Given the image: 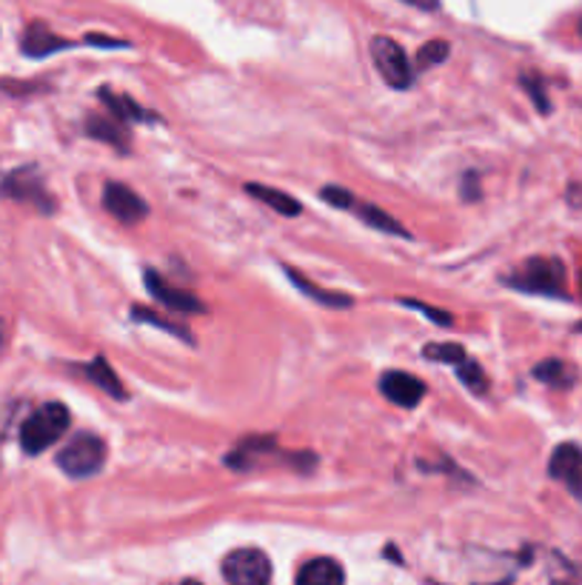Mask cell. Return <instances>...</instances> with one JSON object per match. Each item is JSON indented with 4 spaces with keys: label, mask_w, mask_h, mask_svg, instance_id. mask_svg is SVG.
<instances>
[{
    "label": "cell",
    "mask_w": 582,
    "mask_h": 585,
    "mask_svg": "<svg viewBox=\"0 0 582 585\" xmlns=\"http://www.w3.org/2000/svg\"><path fill=\"white\" fill-rule=\"evenodd\" d=\"M448 55H451V46H448L446 41H432L417 52V63H420V66H437V63L446 61Z\"/></svg>",
    "instance_id": "23"
},
{
    "label": "cell",
    "mask_w": 582,
    "mask_h": 585,
    "mask_svg": "<svg viewBox=\"0 0 582 585\" xmlns=\"http://www.w3.org/2000/svg\"><path fill=\"white\" fill-rule=\"evenodd\" d=\"M7 343H9V326H7V321L0 317V357H3V352H7Z\"/></svg>",
    "instance_id": "29"
},
{
    "label": "cell",
    "mask_w": 582,
    "mask_h": 585,
    "mask_svg": "<svg viewBox=\"0 0 582 585\" xmlns=\"http://www.w3.org/2000/svg\"><path fill=\"white\" fill-rule=\"evenodd\" d=\"M103 209L115 220H121L123 226L141 223V220H146V215H149V203H146L135 189L117 184V180H108V184L103 186Z\"/></svg>",
    "instance_id": "7"
},
{
    "label": "cell",
    "mask_w": 582,
    "mask_h": 585,
    "mask_svg": "<svg viewBox=\"0 0 582 585\" xmlns=\"http://www.w3.org/2000/svg\"><path fill=\"white\" fill-rule=\"evenodd\" d=\"M457 377H460V380L466 383V386L471 388V391H477V395H482V391L488 388L486 372H482L480 363H475V361L463 363V366L457 368Z\"/></svg>",
    "instance_id": "22"
},
{
    "label": "cell",
    "mask_w": 582,
    "mask_h": 585,
    "mask_svg": "<svg viewBox=\"0 0 582 585\" xmlns=\"http://www.w3.org/2000/svg\"><path fill=\"white\" fill-rule=\"evenodd\" d=\"M372 58L374 66H377L380 77L388 83L392 88H408L414 81L412 63H408L406 52L399 49V43H394L392 38H383L377 34L372 41Z\"/></svg>",
    "instance_id": "6"
},
{
    "label": "cell",
    "mask_w": 582,
    "mask_h": 585,
    "mask_svg": "<svg viewBox=\"0 0 582 585\" xmlns=\"http://www.w3.org/2000/svg\"><path fill=\"white\" fill-rule=\"evenodd\" d=\"M69 409L63 403H46L41 409L34 411L21 429V449L27 455H41L49 446L61 440L69 431Z\"/></svg>",
    "instance_id": "1"
},
{
    "label": "cell",
    "mask_w": 582,
    "mask_h": 585,
    "mask_svg": "<svg viewBox=\"0 0 582 585\" xmlns=\"http://www.w3.org/2000/svg\"><path fill=\"white\" fill-rule=\"evenodd\" d=\"M143 283H146V292H149L152 297L157 300V303H163V306H169L172 312H180V314L206 312V306L200 303V300L195 297V294H189L186 289L172 286L169 280L160 278V274H157L155 269H146V274H143Z\"/></svg>",
    "instance_id": "8"
},
{
    "label": "cell",
    "mask_w": 582,
    "mask_h": 585,
    "mask_svg": "<svg viewBox=\"0 0 582 585\" xmlns=\"http://www.w3.org/2000/svg\"><path fill=\"white\" fill-rule=\"evenodd\" d=\"M403 3H412V7L423 9V12H434V9H440V0H403Z\"/></svg>",
    "instance_id": "27"
},
{
    "label": "cell",
    "mask_w": 582,
    "mask_h": 585,
    "mask_svg": "<svg viewBox=\"0 0 582 585\" xmlns=\"http://www.w3.org/2000/svg\"><path fill=\"white\" fill-rule=\"evenodd\" d=\"M86 135L95 137V140H101V144H108L115 146L117 152H129V140H126V132L117 126V123H112L108 117H86Z\"/></svg>",
    "instance_id": "18"
},
{
    "label": "cell",
    "mask_w": 582,
    "mask_h": 585,
    "mask_svg": "<svg viewBox=\"0 0 582 585\" xmlns=\"http://www.w3.org/2000/svg\"><path fill=\"white\" fill-rule=\"evenodd\" d=\"M106 463V442L92 431H81L66 442L58 455V466L66 471L72 480H86L95 477Z\"/></svg>",
    "instance_id": "3"
},
{
    "label": "cell",
    "mask_w": 582,
    "mask_h": 585,
    "mask_svg": "<svg viewBox=\"0 0 582 585\" xmlns=\"http://www.w3.org/2000/svg\"><path fill=\"white\" fill-rule=\"evenodd\" d=\"M522 86H526V92H529L531 97H534V103H537V109L542 112V115H545V112L551 109V103H549V97H545V88H542V83L537 81V77H522Z\"/></svg>",
    "instance_id": "26"
},
{
    "label": "cell",
    "mask_w": 582,
    "mask_h": 585,
    "mask_svg": "<svg viewBox=\"0 0 582 585\" xmlns=\"http://www.w3.org/2000/svg\"><path fill=\"white\" fill-rule=\"evenodd\" d=\"M399 306L417 309V312L426 314L428 321L437 323V326H451V323H454V314L440 312V309H432V306H426V303H417V300H399Z\"/></svg>",
    "instance_id": "24"
},
{
    "label": "cell",
    "mask_w": 582,
    "mask_h": 585,
    "mask_svg": "<svg viewBox=\"0 0 582 585\" xmlns=\"http://www.w3.org/2000/svg\"><path fill=\"white\" fill-rule=\"evenodd\" d=\"M129 314H132V321H137V323H149V326L163 328V332L177 334V337H180V341H184V343H191V332L184 326V323L166 321V317H163V314L152 312V309H146V306H132V309H129Z\"/></svg>",
    "instance_id": "20"
},
{
    "label": "cell",
    "mask_w": 582,
    "mask_h": 585,
    "mask_svg": "<svg viewBox=\"0 0 582 585\" xmlns=\"http://www.w3.org/2000/svg\"><path fill=\"white\" fill-rule=\"evenodd\" d=\"M580 292H582V278H580Z\"/></svg>",
    "instance_id": "31"
},
{
    "label": "cell",
    "mask_w": 582,
    "mask_h": 585,
    "mask_svg": "<svg viewBox=\"0 0 582 585\" xmlns=\"http://www.w3.org/2000/svg\"><path fill=\"white\" fill-rule=\"evenodd\" d=\"M534 377L551 388H569V386H574L576 372L569 366V363L557 361V357H549V361L537 363Z\"/></svg>",
    "instance_id": "19"
},
{
    "label": "cell",
    "mask_w": 582,
    "mask_h": 585,
    "mask_svg": "<svg viewBox=\"0 0 582 585\" xmlns=\"http://www.w3.org/2000/svg\"><path fill=\"white\" fill-rule=\"evenodd\" d=\"M298 585H345L343 565L332 557H314L298 572Z\"/></svg>",
    "instance_id": "11"
},
{
    "label": "cell",
    "mask_w": 582,
    "mask_h": 585,
    "mask_svg": "<svg viewBox=\"0 0 582 585\" xmlns=\"http://www.w3.org/2000/svg\"><path fill=\"white\" fill-rule=\"evenodd\" d=\"M89 43H95V46H126L123 41H112V38H97V34H92V38H89Z\"/></svg>",
    "instance_id": "28"
},
{
    "label": "cell",
    "mask_w": 582,
    "mask_h": 585,
    "mask_svg": "<svg viewBox=\"0 0 582 585\" xmlns=\"http://www.w3.org/2000/svg\"><path fill=\"white\" fill-rule=\"evenodd\" d=\"M354 215H357L360 220L366 226H372V229H377V232H386V234H397V238H412V234L406 232V226L397 223V220L388 215V211L377 209V206L372 203H363V200H357L354 203Z\"/></svg>",
    "instance_id": "17"
},
{
    "label": "cell",
    "mask_w": 582,
    "mask_h": 585,
    "mask_svg": "<svg viewBox=\"0 0 582 585\" xmlns=\"http://www.w3.org/2000/svg\"><path fill=\"white\" fill-rule=\"evenodd\" d=\"M576 328H580V332H582V323H580V326H576Z\"/></svg>",
    "instance_id": "32"
},
{
    "label": "cell",
    "mask_w": 582,
    "mask_h": 585,
    "mask_svg": "<svg viewBox=\"0 0 582 585\" xmlns=\"http://www.w3.org/2000/svg\"><path fill=\"white\" fill-rule=\"evenodd\" d=\"M83 375L95 383L101 391H106L108 397H115V400H126V388H123V383H121V377H117L115 368L108 366L106 357H97L95 363H89V366L83 368Z\"/></svg>",
    "instance_id": "15"
},
{
    "label": "cell",
    "mask_w": 582,
    "mask_h": 585,
    "mask_svg": "<svg viewBox=\"0 0 582 585\" xmlns=\"http://www.w3.org/2000/svg\"><path fill=\"white\" fill-rule=\"evenodd\" d=\"M0 198H9L14 200V203H29L34 206V209L46 211V215H52L54 211V198L49 195L43 177L34 169H18L12 171V175L3 177V184H0Z\"/></svg>",
    "instance_id": "5"
},
{
    "label": "cell",
    "mask_w": 582,
    "mask_h": 585,
    "mask_svg": "<svg viewBox=\"0 0 582 585\" xmlns=\"http://www.w3.org/2000/svg\"><path fill=\"white\" fill-rule=\"evenodd\" d=\"M285 278L294 283V286L300 289V292L305 294L309 300H314V303H320V306H329V309H349L354 303L349 294L343 292H329V289H320L318 283H312V280H305L303 274L298 272V269H291V265H283Z\"/></svg>",
    "instance_id": "12"
},
{
    "label": "cell",
    "mask_w": 582,
    "mask_h": 585,
    "mask_svg": "<svg viewBox=\"0 0 582 585\" xmlns=\"http://www.w3.org/2000/svg\"><path fill=\"white\" fill-rule=\"evenodd\" d=\"M66 46H72V43L54 38L43 23H32V27L27 29V34H23V52H27L29 58H46L52 55V52H58V49Z\"/></svg>",
    "instance_id": "13"
},
{
    "label": "cell",
    "mask_w": 582,
    "mask_h": 585,
    "mask_svg": "<svg viewBox=\"0 0 582 585\" xmlns=\"http://www.w3.org/2000/svg\"><path fill=\"white\" fill-rule=\"evenodd\" d=\"M506 283L526 294L565 297V265L554 258H531L511 278H506Z\"/></svg>",
    "instance_id": "2"
},
{
    "label": "cell",
    "mask_w": 582,
    "mask_h": 585,
    "mask_svg": "<svg viewBox=\"0 0 582 585\" xmlns=\"http://www.w3.org/2000/svg\"><path fill=\"white\" fill-rule=\"evenodd\" d=\"M426 391V383L420 377L408 375V372H386V375L380 377V395L392 400L394 406H403V409L420 406Z\"/></svg>",
    "instance_id": "9"
},
{
    "label": "cell",
    "mask_w": 582,
    "mask_h": 585,
    "mask_svg": "<svg viewBox=\"0 0 582 585\" xmlns=\"http://www.w3.org/2000/svg\"><path fill=\"white\" fill-rule=\"evenodd\" d=\"M220 572L229 585H269L271 560L260 549H235L224 557Z\"/></svg>",
    "instance_id": "4"
},
{
    "label": "cell",
    "mask_w": 582,
    "mask_h": 585,
    "mask_svg": "<svg viewBox=\"0 0 582 585\" xmlns=\"http://www.w3.org/2000/svg\"><path fill=\"white\" fill-rule=\"evenodd\" d=\"M246 191H249L251 198H258L260 203L269 206V209L278 211V215H285V218H298L300 211H303V206H300L298 198H291V195H285V191H280V189H271V186L249 184L246 186Z\"/></svg>",
    "instance_id": "14"
},
{
    "label": "cell",
    "mask_w": 582,
    "mask_h": 585,
    "mask_svg": "<svg viewBox=\"0 0 582 585\" xmlns=\"http://www.w3.org/2000/svg\"><path fill=\"white\" fill-rule=\"evenodd\" d=\"M184 585H200L197 579H184Z\"/></svg>",
    "instance_id": "30"
},
{
    "label": "cell",
    "mask_w": 582,
    "mask_h": 585,
    "mask_svg": "<svg viewBox=\"0 0 582 585\" xmlns=\"http://www.w3.org/2000/svg\"><path fill=\"white\" fill-rule=\"evenodd\" d=\"M423 357L432 363H440V366H463L468 361L466 348L460 343H428L423 348Z\"/></svg>",
    "instance_id": "21"
},
{
    "label": "cell",
    "mask_w": 582,
    "mask_h": 585,
    "mask_svg": "<svg viewBox=\"0 0 582 585\" xmlns=\"http://www.w3.org/2000/svg\"><path fill=\"white\" fill-rule=\"evenodd\" d=\"M323 200L329 206H337V209H354V203H357L352 191L340 189V186H325Z\"/></svg>",
    "instance_id": "25"
},
{
    "label": "cell",
    "mask_w": 582,
    "mask_h": 585,
    "mask_svg": "<svg viewBox=\"0 0 582 585\" xmlns=\"http://www.w3.org/2000/svg\"><path fill=\"white\" fill-rule=\"evenodd\" d=\"M549 474L554 477L557 483H562L565 489L582 500V449L574 442H562L557 446L551 455Z\"/></svg>",
    "instance_id": "10"
},
{
    "label": "cell",
    "mask_w": 582,
    "mask_h": 585,
    "mask_svg": "<svg viewBox=\"0 0 582 585\" xmlns=\"http://www.w3.org/2000/svg\"><path fill=\"white\" fill-rule=\"evenodd\" d=\"M97 97H101L103 103L108 106V112L115 117H121V121H135V123H152L157 121V115H152V112L141 109L132 97H123V95H115L112 88L103 86L101 92H97Z\"/></svg>",
    "instance_id": "16"
}]
</instances>
